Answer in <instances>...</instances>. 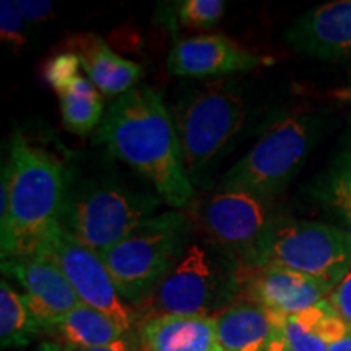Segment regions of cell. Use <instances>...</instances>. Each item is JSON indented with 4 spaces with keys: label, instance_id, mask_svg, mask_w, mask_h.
Returning a JSON list of instances; mask_svg holds the SVG:
<instances>
[{
    "label": "cell",
    "instance_id": "obj_11",
    "mask_svg": "<svg viewBox=\"0 0 351 351\" xmlns=\"http://www.w3.org/2000/svg\"><path fill=\"white\" fill-rule=\"evenodd\" d=\"M238 300L256 302L267 311L293 315L328 298L333 287L314 276L282 267H249L238 270Z\"/></svg>",
    "mask_w": 351,
    "mask_h": 351
},
{
    "label": "cell",
    "instance_id": "obj_19",
    "mask_svg": "<svg viewBox=\"0 0 351 351\" xmlns=\"http://www.w3.org/2000/svg\"><path fill=\"white\" fill-rule=\"evenodd\" d=\"M60 96L62 119L67 130L85 135L104 117V103L99 90L85 77H77Z\"/></svg>",
    "mask_w": 351,
    "mask_h": 351
},
{
    "label": "cell",
    "instance_id": "obj_23",
    "mask_svg": "<svg viewBox=\"0 0 351 351\" xmlns=\"http://www.w3.org/2000/svg\"><path fill=\"white\" fill-rule=\"evenodd\" d=\"M223 0H184L176 7L178 21L186 28L207 29L218 25L225 13Z\"/></svg>",
    "mask_w": 351,
    "mask_h": 351
},
{
    "label": "cell",
    "instance_id": "obj_21",
    "mask_svg": "<svg viewBox=\"0 0 351 351\" xmlns=\"http://www.w3.org/2000/svg\"><path fill=\"white\" fill-rule=\"evenodd\" d=\"M322 204L351 226V140L335 158L317 187Z\"/></svg>",
    "mask_w": 351,
    "mask_h": 351
},
{
    "label": "cell",
    "instance_id": "obj_5",
    "mask_svg": "<svg viewBox=\"0 0 351 351\" xmlns=\"http://www.w3.org/2000/svg\"><path fill=\"white\" fill-rule=\"evenodd\" d=\"M249 267H282L335 287L351 270V231L304 219L275 218Z\"/></svg>",
    "mask_w": 351,
    "mask_h": 351
},
{
    "label": "cell",
    "instance_id": "obj_17",
    "mask_svg": "<svg viewBox=\"0 0 351 351\" xmlns=\"http://www.w3.org/2000/svg\"><path fill=\"white\" fill-rule=\"evenodd\" d=\"M218 345L223 351H263L278 330L274 313L238 300L215 317Z\"/></svg>",
    "mask_w": 351,
    "mask_h": 351
},
{
    "label": "cell",
    "instance_id": "obj_32",
    "mask_svg": "<svg viewBox=\"0 0 351 351\" xmlns=\"http://www.w3.org/2000/svg\"><path fill=\"white\" fill-rule=\"evenodd\" d=\"M44 351H60V350L57 348V345H46V348H44Z\"/></svg>",
    "mask_w": 351,
    "mask_h": 351
},
{
    "label": "cell",
    "instance_id": "obj_13",
    "mask_svg": "<svg viewBox=\"0 0 351 351\" xmlns=\"http://www.w3.org/2000/svg\"><path fill=\"white\" fill-rule=\"evenodd\" d=\"M285 38L298 54L327 62H351V0H335L302 13Z\"/></svg>",
    "mask_w": 351,
    "mask_h": 351
},
{
    "label": "cell",
    "instance_id": "obj_16",
    "mask_svg": "<svg viewBox=\"0 0 351 351\" xmlns=\"http://www.w3.org/2000/svg\"><path fill=\"white\" fill-rule=\"evenodd\" d=\"M73 54L80 57L86 78L103 95L122 96L135 88L143 75V67L137 62L116 54L96 34H85L70 39Z\"/></svg>",
    "mask_w": 351,
    "mask_h": 351
},
{
    "label": "cell",
    "instance_id": "obj_25",
    "mask_svg": "<svg viewBox=\"0 0 351 351\" xmlns=\"http://www.w3.org/2000/svg\"><path fill=\"white\" fill-rule=\"evenodd\" d=\"M0 36L2 41L10 46H25V19L13 0L0 2Z\"/></svg>",
    "mask_w": 351,
    "mask_h": 351
},
{
    "label": "cell",
    "instance_id": "obj_30",
    "mask_svg": "<svg viewBox=\"0 0 351 351\" xmlns=\"http://www.w3.org/2000/svg\"><path fill=\"white\" fill-rule=\"evenodd\" d=\"M327 351H351V330L348 335H345L343 339L335 341V343L328 345Z\"/></svg>",
    "mask_w": 351,
    "mask_h": 351
},
{
    "label": "cell",
    "instance_id": "obj_20",
    "mask_svg": "<svg viewBox=\"0 0 351 351\" xmlns=\"http://www.w3.org/2000/svg\"><path fill=\"white\" fill-rule=\"evenodd\" d=\"M39 328L26 307L23 296L8 285L0 283V343L2 348H21L32 343Z\"/></svg>",
    "mask_w": 351,
    "mask_h": 351
},
{
    "label": "cell",
    "instance_id": "obj_18",
    "mask_svg": "<svg viewBox=\"0 0 351 351\" xmlns=\"http://www.w3.org/2000/svg\"><path fill=\"white\" fill-rule=\"evenodd\" d=\"M47 332L52 333L65 348L75 351L111 345L127 335L106 314L86 304L70 311Z\"/></svg>",
    "mask_w": 351,
    "mask_h": 351
},
{
    "label": "cell",
    "instance_id": "obj_1",
    "mask_svg": "<svg viewBox=\"0 0 351 351\" xmlns=\"http://www.w3.org/2000/svg\"><path fill=\"white\" fill-rule=\"evenodd\" d=\"M96 137L148 179L161 202L174 208L191 204L194 189L184 168L178 127L153 88L135 86L112 101Z\"/></svg>",
    "mask_w": 351,
    "mask_h": 351
},
{
    "label": "cell",
    "instance_id": "obj_10",
    "mask_svg": "<svg viewBox=\"0 0 351 351\" xmlns=\"http://www.w3.org/2000/svg\"><path fill=\"white\" fill-rule=\"evenodd\" d=\"M269 202L251 192L221 189L194 204L189 225L244 263L275 219Z\"/></svg>",
    "mask_w": 351,
    "mask_h": 351
},
{
    "label": "cell",
    "instance_id": "obj_31",
    "mask_svg": "<svg viewBox=\"0 0 351 351\" xmlns=\"http://www.w3.org/2000/svg\"><path fill=\"white\" fill-rule=\"evenodd\" d=\"M335 96L341 101H346V103H351V85L346 88H340V90L335 91Z\"/></svg>",
    "mask_w": 351,
    "mask_h": 351
},
{
    "label": "cell",
    "instance_id": "obj_29",
    "mask_svg": "<svg viewBox=\"0 0 351 351\" xmlns=\"http://www.w3.org/2000/svg\"><path fill=\"white\" fill-rule=\"evenodd\" d=\"M263 351H295V350L289 346L287 337H285L283 332L278 328V330L275 332V335L271 337V340L269 341V345L265 346V350H263Z\"/></svg>",
    "mask_w": 351,
    "mask_h": 351
},
{
    "label": "cell",
    "instance_id": "obj_28",
    "mask_svg": "<svg viewBox=\"0 0 351 351\" xmlns=\"http://www.w3.org/2000/svg\"><path fill=\"white\" fill-rule=\"evenodd\" d=\"M80 351H142L138 346L137 335H125L121 340L114 341L111 345L99 346V348L91 350H80Z\"/></svg>",
    "mask_w": 351,
    "mask_h": 351
},
{
    "label": "cell",
    "instance_id": "obj_26",
    "mask_svg": "<svg viewBox=\"0 0 351 351\" xmlns=\"http://www.w3.org/2000/svg\"><path fill=\"white\" fill-rule=\"evenodd\" d=\"M327 300L337 314L351 327V270L333 287Z\"/></svg>",
    "mask_w": 351,
    "mask_h": 351
},
{
    "label": "cell",
    "instance_id": "obj_4",
    "mask_svg": "<svg viewBox=\"0 0 351 351\" xmlns=\"http://www.w3.org/2000/svg\"><path fill=\"white\" fill-rule=\"evenodd\" d=\"M189 226L184 213L155 215L101 254L117 291L132 307L142 309L173 269L187 245Z\"/></svg>",
    "mask_w": 351,
    "mask_h": 351
},
{
    "label": "cell",
    "instance_id": "obj_12",
    "mask_svg": "<svg viewBox=\"0 0 351 351\" xmlns=\"http://www.w3.org/2000/svg\"><path fill=\"white\" fill-rule=\"evenodd\" d=\"M2 271L25 288L23 301L39 330H49L59 319L83 302L51 258L23 256L2 258Z\"/></svg>",
    "mask_w": 351,
    "mask_h": 351
},
{
    "label": "cell",
    "instance_id": "obj_27",
    "mask_svg": "<svg viewBox=\"0 0 351 351\" xmlns=\"http://www.w3.org/2000/svg\"><path fill=\"white\" fill-rule=\"evenodd\" d=\"M16 7L23 16L25 21H33V23H38V21L47 20L52 15V8H54V3L49 2V0H16Z\"/></svg>",
    "mask_w": 351,
    "mask_h": 351
},
{
    "label": "cell",
    "instance_id": "obj_24",
    "mask_svg": "<svg viewBox=\"0 0 351 351\" xmlns=\"http://www.w3.org/2000/svg\"><path fill=\"white\" fill-rule=\"evenodd\" d=\"M80 57L73 54V52H62V54L56 56L54 59L49 60V64L46 65V70H44V77H46L47 83L52 86V90L59 95L77 77H80Z\"/></svg>",
    "mask_w": 351,
    "mask_h": 351
},
{
    "label": "cell",
    "instance_id": "obj_8",
    "mask_svg": "<svg viewBox=\"0 0 351 351\" xmlns=\"http://www.w3.org/2000/svg\"><path fill=\"white\" fill-rule=\"evenodd\" d=\"M244 98L236 88L210 85L191 95L179 109L178 134L189 179L199 176L225 152L244 125Z\"/></svg>",
    "mask_w": 351,
    "mask_h": 351
},
{
    "label": "cell",
    "instance_id": "obj_3",
    "mask_svg": "<svg viewBox=\"0 0 351 351\" xmlns=\"http://www.w3.org/2000/svg\"><path fill=\"white\" fill-rule=\"evenodd\" d=\"M241 262L207 239L187 244L142 309V317L161 314L217 317L239 298Z\"/></svg>",
    "mask_w": 351,
    "mask_h": 351
},
{
    "label": "cell",
    "instance_id": "obj_9",
    "mask_svg": "<svg viewBox=\"0 0 351 351\" xmlns=\"http://www.w3.org/2000/svg\"><path fill=\"white\" fill-rule=\"evenodd\" d=\"M33 256L51 258L83 304L106 314L127 335H137L140 315L117 291L99 254L78 243L59 225Z\"/></svg>",
    "mask_w": 351,
    "mask_h": 351
},
{
    "label": "cell",
    "instance_id": "obj_15",
    "mask_svg": "<svg viewBox=\"0 0 351 351\" xmlns=\"http://www.w3.org/2000/svg\"><path fill=\"white\" fill-rule=\"evenodd\" d=\"M142 351H223L213 317L161 314L142 317L137 328Z\"/></svg>",
    "mask_w": 351,
    "mask_h": 351
},
{
    "label": "cell",
    "instance_id": "obj_6",
    "mask_svg": "<svg viewBox=\"0 0 351 351\" xmlns=\"http://www.w3.org/2000/svg\"><path fill=\"white\" fill-rule=\"evenodd\" d=\"M319 121L311 114H285L271 122L247 155L223 178L221 189L256 194L265 200L285 191L317 140Z\"/></svg>",
    "mask_w": 351,
    "mask_h": 351
},
{
    "label": "cell",
    "instance_id": "obj_7",
    "mask_svg": "<svg viewBox=\"0 0 351 351\" xmlns=\"http://www.w3.org/2000/svg\"><path fill=\"white\" fill-rule=\"evenodd\" d=\"M161 199L116 186L85 184L70 192L59 225L96 254L119 244L145 219L155 217Z\"/></svg>",
    "mask_w": 351,
    "mask_h": 351
},
{
    "label": "cell",
    "instance_id": "obj_22",
    "mask_svg": "<svg viewBox=\"0 0 351 351\" xmlns=\"http://www.w3.org/2000/svg\"><path fill=\"white\" fill-rule=\"evenodd\" d=\"M276 315L278 328L295 351H327L328 345L315 327L314 306L293 315Z\"/></svg>",
    "mask_w": 351,
    "mask_h": 351
},
{
    "label": "cell",
    "instance_id": "obj_2",
    "mask_svg": "<svg viewBox=\"0 0 351 351\" xmlns=\"http://www.w3.org/2000/svg\"><path fill=\"white\" fill-rule=\"evenodd\" d=\"M0 189L2 258L33 256L59 226L70 191L67 171L59 160L16 134Z\"/></svg>",
    "mask_w": 351,
    "mask_h": 351
},
{
    "label": "cell",
    "instance_id": "obj_14",
    "mask_svg": "<svg viewBox=\"0 0 351 351\" xmlns=\"http://www.w3.org/2000/svg\"><path fill=\"white\" fill-rule=\"evenodd\" d=\"M263 62L261 56L245 51L221 34H199L176 43L166 67L176 77H219L249 72Z\"/></svg>",
    "mask_w": 351,
    "mask_h": 351
}]
</instances>
